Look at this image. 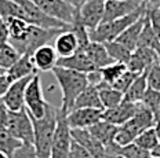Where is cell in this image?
Returning a JSON list of instances; mask_svg holds the SVG:
<instances>
[{
  "instance_id": "obj_1",
  "label": "cell",
  "mask_w": 160,
  "mask_h": 158,
  "mask_svg": "<svg viewBox=\"0 0 160 158\" xmlns=\"http://www.w3.org/2000/svg\"><path fill=\"white\" fill-rule=\"evenodd\" d=\"M52 74H54L62 92V102L59 109L68 116L73 110L78 96L90 85L87 80V74L59 66H55L52 69Z\"/></svg>"
},
{
  "instance_id": "obj_2",
  "label": "cell",
  "mask_w": 160,
  "mask_h": 158,
  "mask_svg": "<svg viewBox=\"0 0 160 158\" xmlns=\"http://www.w3.org/2000/svg\"><path fill=\"white\" fill-rule=\"evenodd\" d=\"M57 111L58 107L48 105L44 117L31 118L33 124V146L38 158H50L51 156V143L57 128Z\"/></svg>"
},
{
  "instance_id": "obj_3",
  "label": "cell",
  "mask_w": 160,
  "mask_h": 158,
  "mask_svg": "<svg viewBox=\"0 0 160 158\" xmlns=\"http://www.w3.org/2000/svg\"><path fill=\"white\" fill-rule=\"evenodd\" d=\"M146 12V4L142 8L137 10L135 12L130 15H126L123 18H118L113 19V21H108V22H102L94 30H88V36H90V41H95V43H105L109 41H115L128 26H131L134 22H137L139 18H142Z\"/></svg>"
},
{
  "instance_id": "obj_4",
  "label": "cell",
  "mask_w": 160,
  "mask_h": 158,
  "mask_svg": "<svg viewBox=\"0 0 160 158\" xmlns=\"http://www.w3.org/2000/svg\"><path fill=\"white\" fill-rule=\"evenodd\" d=\"M61 32H64V29H55V28L46 29V28H40V26L29 25L28 32H26V35L21 40L10 41V43L14 45L15 50L21 55L24 54L33 55L35 51L39 50L40 47L50 44L51 40H55V37Z\"/></svg>"
},
{
  "instance_id": "obj_5",
  "label": "cell",
  "mask_w": 160,
  "mask_h": 158,
  "mask_svg": "<svg viewBox=\"0 0 160 158\" xmlns=\"http://www.w3.org/2000/svg\"><path fill=\"white\" fill-rule=\"evenodd\" d=\"M14 2L17 4H19V7L22 10V19L28 22L29 25L40 26V28H46V29L55 28V29H64V30L72 29L71 25L46 15L32 0H14Z\"/></svg>"
},
{
  "instance_id": "obj_6",
  "label": "cell",
  "mask_w": 160,
  "mask_h": 158,
  "mask_svg": "<svg viewBox=\"0 0 160 158\" xmlns=\"http://www.w3.org/2000/svg\"><path fill=\"white\" fill-rule=\"evenodd\" d=\"M72 146L71 127L66 120V114L58 107L57 111V128L51 143V156L50 158H69Z\"/></svg>"
},
{
  "instance_id": "obj_7",
  "label": "cell",
  "mask_w": 160,
  "mask_h": 158,
  "mask_svg": "<svg viewBox=\"0 0 160 158\" xmlns=\"http://www.w3.org/2000/svg\"><path fill=\"white\" fill-rule=\"evenodd\" d=\"M48 102L44 99V94L42 90V81H40V76L36 73L32 77L31 83L26 87L25 92V110L29 114L31 118H39L44 117L46 111L48 107Z\"/></svg>"
},
{
  "instance_id": "obj_8",
  "label": "cell",
  "mask_w": 160,
  "mask_h": 158,
  "mask_svg": "<svg viewBox=\"0 0 160 158\" xmlns=\"http://www.w3.org/2000/svg\"><path fill=\"white\" fill-rule=\"evenodd\" d=\"M46 15L73 25L79 19V10L64 0H32Z\"/></svg>"
},
{
  "instance_id": "obj_9",
  "label": "cell",
  "mask_w": 160,
  "mask_h": 158,
  "mask_svg": "<svg viewBox=\"0 0 160 158\" xmlns=\"http://www.w3.org/2000/svg\"><path fill=\"white\" fill-rule=\"evenodd\" d=\"M6 129L22 143L33 144V124L26 110L10 111Z\"/></svg>"
},
{
  "instance_id": "obj_10",
  "label": "cell",
  "mask_w": 160,
  "mask_h": 158,
  "mask_svg": "<svg viewBox=\"0 0 160 158\" xmlns=\"http://www.w3.org/2000/svg\"><path fill=\"white\" fill-rule=\"evenodd\" d=\"M105 0H86L79 8V19L86 29L94 30L102 24Z\"/></svg>"
},
{
  "instance_id": "obj_11",
  "label": "cell",
  "mask_w": 160,
  "mask_h": 158,
  "mask_svg": "<svg viewBox=\"0 0 160 158\" xmlns=\"http://www.w3.org/2000/svg\"><path fill=\"white\" fill-rule=\"evenodd\" d=\"M148 3V0H109L105 2V12L102 22L113 21L123 18L142 8Z\"/></svg>"
},
{
  "instance_id": "obj_12",
  "label": "cell",
  "mask_w": 160,
  "mask_h": 158,
  "mask_svg": "<svg viewBox=\"0 0 160 158\" xmlns=\"http://www.w3.org/2000/svg\"><path fill=\"white\" fill-rule=\"evenodd\" d=\"M102 109H73L66 116L71 129H87L102 120Z\"/></svg>"
},
{
  "instance_id": "obj_13",
  "label": "cell",
  "mask_w": 160,
  "mask_h": 158,
  "mask_svg": "<svg viewBox=\"0 0 160 158\" xmlns=\"http://www.w3.org/2000/svg\"><path fill=\"white\" fill-rule=\"evenodd\" d=\"M36 74V73H35ZM32 76H28L25 78H21L18 81H14L11 85H10L8 91L6 92V95L2 98L3 102H4L6 107L10 111H21L25 109V92H26V87L31 83Z\"/></svg>"
},
{
  "instance_id": "obj_14",
  "label": "cell",
  "mask_w": 160,
  "mask_h": 158,
  "mask_svg": "<svg viewBox=\"0 0 160 158\" xmlns=\"http://www.w3.org/2000/svg\"><path fill=\"white\" fill-rule=\"evenodd\" d=\"M71 135H72V139L87 151L91 156V158L106 157L105 146L97 137L92 136L88 129H71Z\"/></svg>"
},
{
  "instance_id": "obj_15",
  "label": "cell",
  "mask_w": 160,
  "mask_h": 158,
  "mask_svg": "<svg viewBox=\"0 0 160 158\" xmlns=\"http://www.w3.org/2000/svg\"><path fill=\"white\" fill-rule=\"evenodd\" d=\"M156 62H158V52L151 48L138 47L135 51H132L131 58L126 66H127V70L132 72V73L142 74Z\"/></svg>"
},
{
  "instance_id": "obj_16",
  "label": "cell",
  "mask_w": 160,
  "mask_h": 158,
  "mask_svg": "<svg viewBox=\"0 0 160 158\" xmlns=\"http://www.w3.org/2000/svg\"><path fill=\"white\" fill-rule=\"evenodd\" d=\"M57 66L71 69V70H76V72L86 73V74L90 73V72L97 70L94 63L91 62V59L88 58V55L86 54V51L83 50V48H79L72 57L58 58V61H57Z\"/></svg>"
},
{
  "instance_id": "obj_17",
  "label": "cell",
  "mask_w": 160,
  "mask_h": 158,
  "mask_svg": "<svg viewBox=\"0 0 160 158\" xmlns=\"http://www.w3.org/2000/svg\"><path fill=\"white\" fill-rule=\"evenodd\" d=\"M137 111V103H131V102L123 100L119 106L109 109V110H104L102 114V120L108 121L116 127H122L127 121H130L135 116Z\"/></svg>"
},
{
  "instance_id": "obj_18",
  "label": "cell",
  "mask_w": 160,
  "mask_h": 158,
  "mask_svg": "<svg viewBox=\"0 0 160 158\" xmlns=\"http://www.w3.org/2000/svg\"><path fill=\"white\" fill-rule=\"evenodd\" d=\"M54 48H55L59 58L72 57L80 48L78 36L75 35V32H73L72 29L61 32L54 40Z\"/></svg>"
},
{
  "instance_id": "obj_19",
  "label": "cell",
  "mask_w": 160,
  "mask_h": 158,
  "mask_svg": "<svg viewBox=\"0 0 160 158\" xmlns=\"http://www.w3.org/2000/svg\"><path fill=\"white\" fill-rule=\"evenodd\" d=\"M32 57L36 70L39 72H52V69L57 66V61H58V54L51 44L40 47L39 50L35 51Z\"/></svg>"
},
{
  "instance_id": "obj_20",
  "label": "cell",
  "mask_w": 160,
  "mask_h": 158,
  "mask_svg": "<svg viewBox=\"0 0 160 158\" xmlns=\"http://www.w3.org/2000/svg\"><path fill=\"white\" fill-rule=\"evenodd\" d=\"M35 72H36V67H35V63H33V57L29 54H24L7 70V76L10 77V80L14 83V81H18L21 78L35 74Z\"/></svg>"
},
{
  "instance_id": "obj_21",
  "label": "cell",
  "mask_w": 160,
  "mask_h": 158,
  "mask_svg": "<svg viewBox=\"0 0 160 158\" xmlns=\"http://www.w3.org/2000/svg\"><path fill=\"white\" fill-rule=\"evenodd\" d=\"M83 50L86 51V54L88 55V58L91 59V62L94 63V66L97 69H102L105 66H109V65L115 63V61L109 57L105 45L101 44V43L90 41Z\"/></svg>"
},
{
  "instance_id": "obj_22",
  "label": "cell",
  "mask_w": 160,
  "mask_h": 158,
  "mask_svg": "<svg viewBox=\"0 0 160 158\" xmlns=\"http://www.w3.org/2000/svg\"><path fill=\"white\" fill-rule=\"evenodd\" d=\"M97 90L99 92V99H101L104 110H109V109L119 106L124 100V94L115 90L112 85L106 84L105 81H102L99 85H97Z\"/></svg>"
},
{
  "instance_id": "obj_23",
  "label": "cell",
  "mask_w": 160,
  "mask_h": 158,
  "mask_svg": "<svg viewBox=\"0 0 160 158\" xmlns=\"http://www.w3.org/2000/svg\"><path fill=\"white\" fill-rule=\"evenodd\" d=\"M145 25V15L142 18H139L137 22H134L131 26H128L122 35L116 39L115 41L123 44L126 48H128L130 51H135L137 50V45H138V39H139V35L142 32V28Z\"/></svg>"
},
{
  "instance_id": "obj_24",
  "label": "cell",
  "mask_w": 160,
  "mask_h": 158,
  "mask_svg": "<svg viewBox=\"0 0 160 158\" xmlns=\"http://www.w3.org/2000/svg\"><path fill=\"white\" fill-rule=\"evenodd\" d=\"M87 129L90 131V133H91L92 136L97 137V139L106 147L115 142V136H116V132H118L119 127H116V125L108 123V121H105V120H101L99 123L94 124L92 127L87 128Z\"/></svg>"
},
{
  "instance_id": "obj_25",
  "label": "cell",
  "mask_w": 160,
  "mask_h": 158,
  "mask_svg": "<svg viewBox=\"0 0 160 158\" xmlns=\"http://www.w3.org/2000/svg\"><path fill=\"white\" fill-rule=\"evenodd\" d=\"M73 109H102L99 92L94 85H88L78 96ZM104 110V109H102Z\"/></svg>"
},
{
  "instance_id": "obj_26",
  "label": "cell",
  "mask_w": 160,
  "mask_h": 158,
  "mask_svg": "<svg viewBox=\"0 0 160 158\" xmlns=\"http://www.w3.org/2000/svg\"><path fill=\"white\" fill-rule=\"evenodd\" d=\"M148 90V84H146V72L139 74L135 78V81L131 84V87L124 94V100L131 102V103H139L144 98L145 92Z\"/></svg>"
},
{
  "instance_id": "obj_27",
  "label": "cell",
  "mask_w": 160,
  "mask_h": 158,
  "mask_svg": "<svg viewBox=\"0 0 160 158\" xmlns=\"http://www.w3.org/2000/svg\"><path fill=\"white\" fill-rule=\"evenodd\" d=\"M105 149H106V151L118 153L124 158H152L151 151L142 150L141 147H138L135 143H131V144H128V146H123V147L112 143V144H109V146H106Z\"/></svg>"
},
{
  "instance_id": "obj_28",
  "label": "cell",
  "mask_w": 160,
  "mask_h": 158,
  "mask_svg": "<svg viewBox=\"0 0 160 158\" xmlns=\"http://www.w3.org/2000/svg\"><path fill=\"white\" fill-rule=\"evenodd\" d=\"M138 47L151 48V50L158 52V54L160 52V41H159L158 36L155 35V32H153L152 26L149 24L146 17H145V25H144V28H142V32L138 39V45H137V48Z\"/></svg>"
},
{
  "instance_id": "obj_29",
  "label": "cell",
  "mask_w": 160,
  "mask_h": 158,
  "mask_svg": "<svg viewBox=\"0 0 160 158\" xmlns=\"http://www.w3.org/2000/svg\"><path fill=\"white\" fill-rule=\"evenodd\" d=\"M21 58V54L15 50V47L10 41L0 44V67L8 70L18 59Z\"/></svg>"
},
{
  "instance_id": "obj_30",
  "label": "cell",
  "mask_w": 160,
  "mask_h": 158,
  "mask_svg": "<svg viewBox=\"0 0 160 158\" xmlns=\"http://www.w3.org/2000/svg\"><path fill=\"white\" fill-rule=\"evenodd\" d=\"M105 48L108 51L109 57H111L115 62H119V63H124L127 65V62L130 61L131 58V54L132 52L126 48L123 44H120L118 41H109V43H105Z\"/></svg>"
},
{
  "instance_id": "obj_31",
  "label": "cell",
  "mask_w": 160,
  "mask_h": 158,
  "mask_svg": "<svg viewBox=\"0 0 160 158\" xmlns=\"http://www.w3.org/2000/svg\"><path fill=\"white\" fill-rule=\"evenodd\" d=\"M6 24H7L8 28V36H10L8 41L21 40L29 29V24L21 18H10L6 21Z\"/></svg>"
},
{
  "instance_id": "obj_32",
  "label": "cell",
  "mask_w": 160,
  "mask_h": 158,
  "mask_svg": "<svg viewBox=\"0 0 160 158\" xmlns=\"http://www.w3.org/2000/svg\"><path fill=\"white\" fill-rule=\"evenodd\" d=\"M134 143L137 144L138 147H141L142 150H146V151H152L159 146V139L156 136V132L153 128H148V129L142 131L141 133L137 136V139L134 140Z\"/></svg>"
},
{
  "instance_id": "obj_33",
  "label": "cell",
  "mask_w": 160,
  "mask_h": 158,
  "mask_svg": "<svg viewBox=\"0 0 160 158\" xmlns=\"http://www.w3.org/2000/svg\"><path fill=\"white\" fill-rule=\"evenodd\" d=\"M21 144H22V142L15 139L6 128H0V151H2V153L11 157L12 153H14Z\"/></svg>"
},
{
  "instance_id": "obj_34",
  "label": "cell",
  "mask_w": 160,
  "mask_h": 158,
  "mask_svg": "<svg viewBox=\"0 0 160 158\" xmlns=\"http://www.w3.org/2000/svg\"><path fill=\"white\" fill-rule=\"evenodd\" d=\"M126 70H127V66H126L124 63H119V62H115V63L109 65V66L99 69V72H101V74H102V80L109 85H113V83H115Z\"/></svg>"
},
{
  "instance_id": "obj_35",
  "label": "cell",
  "mask_w": 160,
  "mask_h": 158,
  "mask_svg": "<svg viewBox=\"0 0 160 158\" xmlns=\"http://www.w3.org/2000/svg\"><path fill=\"white\" fill-rule=\"evenodd\" d=\"M139 74H137V73H132V72H130V70H126L124 73H123L120 77L118 78V80L113 83L112 87L115 88V90H118L120 92H123V94H126L127 92V90L130 87H131V84L135 81V78L138 77Z\"/></svg>"
},
{
  "instance_id": "obj_36",
  "label": "cell",
  "mask_w": 160,
  "mask_h": 158,
  "mask_svg": "<svg viewBox=\"0 0 160 158\" xmlns=\"http://www.w3.org/2000/svg\"><path fill=\"white\" fill-rule=\"evenodd\" d=\"M141 103L144 105L145 107H148L153 114H156V111H158V109H159V105H160V92L148 88L144 98H142Z\"/></svg>"
},
{
  "instance_id": "obj_37",
  "label": "cell",
  "mask_w": 160,
  "mask_h": 158,
  "mask_svg": "<svg viewBox=\"0 0 160 158\" xmlns=\"http://www.w3.org/2000/svg\"><path fill=\"white\" fill-rule=\"evenodd\" d=\"M146 84L148 88L160 92V65L156 62L146 70Z\"/></svg>"
},
{
  "instance_id": "obj_38",
  "label": "cell",
  "mask_w": 160,
  "mask_h": 158,
  "mask_svg": "<svg viewBox=\"0 0 160 158\" xmlns=\"http://www.w3.org/2000/svg\"><path fill=\"white\" fill-rule=\"evenodd\" d=\"M10 158H38L35 146L29 143H22Z\"/></svg>"
},
{
  "instance_id": "obj_39",
  "label": "cell",
  "mask_w": 160,
  "mask_h": 158,
  "mask_svg": "<svg viewBox=\"0 0 160 158\" xmlns=\"http://www.w3.org/2000/svg\"><path fill=\"white\" fill-rule=\"evenodd\" d=\"M69 158H91V156L72 139V146H71V153H69Z\"/></svg>"
},
{
  "instance_id": "obj_40",
  "label": "cell",
  "mask_w": 160,
  "mask_h": 158,
  "mask_svg": "<svg viewBox=\"0 0 160 158\" xmlns=\"http://www.w3.org/2000/svg\"><path fill=\"white\" fill-rule=\"evenodd\" d=\"M11 84H12V81L10 80V77L7 76V72H6L4 74L0 76V99L6 95V92L8 91V88Z\"/></svg>"
},
{
  "instance_id": "obj_41",
  "label": "cell",
  "mask_w": 160,
  "mask_h": 158,
  "mask_svg": "<svg viewBox=\"0 0 160 158\" xmlns=\"http://www.w3.org/2000/svg\"><path fill=\"white\" fill-rule=\"evenodd\" d=\"M87 80H88V84L90 85H94V87H97V85H99L102 83V74L101 72H99V69H97V70L94 72H90V73H87Z\"/></svg>"
},
{
  "instance_id": "obj_42",
  "label": "cell",
  "mask_w": 160,
  "mask_h": 158,
  "mask_svg": "<svg viewBox=\"0 0 160 158\" xmlns=\"http://www.w3.org/2000/svg\"><path fill=\"white\" fill-rule=\"evenodd\" d=\"M8 114H10V110L6 107L3 99H0V128H6L7 120H8Z\"/></svg>"
},
{
  "instance_id": "obj_43",
  "label": "cell",
  "mask_w": 160,
  "mask_h": 158,
  "mask_svg": "<svg viewBox=\"0 0 160 158\" xmlns=\"http://www.w3.org/2000/svg\"><path fill=\"white\" fill-rule=\"evenodd\" d=\"M8 40H10V36H8L7 24H6V21L2 18V15H0V44L8 41Z\"/></svg>"
},
{
  "instance_id": "obj_44",
  "label": "cell",
  "mask_w": 160,
  "mask_h": 158,
  "mask_svg": "<svg viewBox=\"0 0 160 158\" xmlns=\"http://www.w3.org/2000/svg\"><path fill=\"white\" fill-rule=\"evenodd\" d=\"M64 2H66V3H69V4H72L75 8H80L83 6V3L86 2V0H64Z\"/></svg>"
},
{
  "instance_id": "obj_45",
  "label": "cell",
  "mask_w": 160,
  "mask_h": 158,
  "mask_svg": "<svg viewBox=\"0 0 160 158\" xmlns=\"http://www.w3.org/2000/svg\"><path fill=\"white\" fill-rule=\"evenodd\" d=\"M153 129H155L156 136H158V139H159V142H160V120H156V121H155V125H153Z\"/></svg>"
},
{
  "instance_id": "obj_46",
  "label": "cell",
  "mask_w": 160,
  "mask_h": 158,
  "mask_svg": "<svg viewBox=\"0 0 160 158\" xmlns=\"http://www.w3.org/2000/svg\"><path fill=\"white\" fill-rule=\"evenodd\" d=\"M105 158H124V157L120 156V154H118V153H113V151H106Z\"/></svg>"
},
{
  "instance_id": "obj_47",
  "label": "cell",
  "mask_w": 160,
  "mask_h": 158,
  "mask_svg": "<svg viewBox=\"0 0 160 158\" xmlns=\"http://www.w3.org/2000/svg\"><path fill=\"white\" fill-rule=\"evenodd\" d=\"M151 154H152V158H160V143H159V146L156 147V149L153 150Z\"/></svg>"
},
{
  "instance_id": "obj_48",
  "label": "cell",
  "mask_w": 160,
  "mask_h": 158,
  "mask_svg": "<svg viewBox=\"0 0 160 158\" xmlns=\"http://www.w3.org/2000/svg\"><path fill=\"white\" fill-rule=\"evenodd\" d=\"M155 117H156V120H160V105H159V109H158V111H156Z\"/></svg>"
},
{
  "instance_id": "obj_49",
  "label": "cell",
  "mask_w": 160,
  "mask_h": 158,
  "mask_svg": "<svg viewBox=\"0 0 160 158\" xmlns=\"http://www.w3.org/2000/svg\"><path fill=\"white\" fill-rule=\"evenodd\" d=\"M0 158H10L7 154H4V153H2V151H0Z\"/></svg>"
},
{
  "instance_id": "obj_50",
  "label": "cell",
  "mask_w": 160,
  "mask_h": 158,
  "mask_svg": "<svg viewBox=\"0 0 160 158\" xmlns=\"http://www.w3.org/2000/svg\"><path fill=\"white\" fill-rule=\"evenodd\" d=\"M6 73V70H4V69H2V67H0V76H2V74H4Z\"/></svg>"
},
{
  "instance_id": "obj_51",
  "label": "cell",
  "mask_w": 160,
  "mask_h": 158,
  "mask_svg": "<svg viewBox=\"0 0 160 158\" xmlns=\"http://www.w3.org/2000/svg\"><path fill=\"white\" fill-rule=\"evenodd\" d=\"M158 62H159V65H160V52L158 54Z\"/></svg>"
},
{
  "instance_id": "obj_52",
  "label": "cell",
  "mask_w": 160,
  "mask_h": 158,
  "mask_svg": "<svg viewBox=\"0 0 160 158\" xmlns=\"http://www.w3.org/2000/svg\"><path fill=\"white\" fill-rule=\"evenodd\" d=\"M159 12H160V3H159Z\"/></svg>"
},
{
  "instance_id": "obj_53",
  "label": "cell",
  "mask_w": 160,
  "mask_h": 158,
  "mask_svg": "<svg viewBox=\"0 0 160 158\" xmlns=\"http://www.w3.org/2000/svg\"><path fill=\"white\" fill-rule=\"evenodd\" d=\"M105 2H109V0H105ZM148 2H149V0H148Z\"/></svg>"
}]
</instances>
